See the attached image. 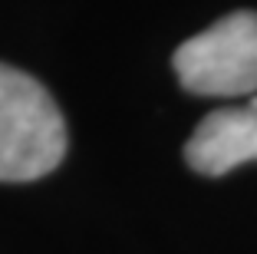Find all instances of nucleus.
<instances>
[{
    "label": "nucleus",
    "mask_w": 257,
    "mask_h": 254,
    "mask_svg": "<svg viewBox=\"0 0 257 254\" xmlns=\"http://www.w3.org/2000/svg\"><path fill=\"white\" fill-rule=\"evenodd\" d=\"M66 155V122L30 73L0 63V182H33Z\"/></svg>",
    "instance_id": "f257e3e1"
},
{
    "label": "nucleus",
    "mask_w": 257,
    "mask_h": 254,
    "mask_svg": "<svg viewBox=\"0 0 257 254\" xmlns=\"http://www.w3.org/2000/svg\"><path fill=\"white\" fill-rule=\"evenodd\" d=\"M175 73L188 93L211 99L257 96V14L221 17L175 50Z\"/></svg>",
    "instance_id": "f03ea898"
},
{
    "label": "nucleus",
    "mask_w": 257,
    "mask_h": 254,
    "mask_svg": "<svg viewBox=\"0 0 257 254\" xmlns=\"http://www.w3.org/2000/svg\"><path fill=\"white\" fill-rule=\"evenodd\" d=\"M185 158L208 179H221L244 162H257V96L244 106L208 112L185 142Z\"/></svg>",
    "instance_id": "7ed1b4c3"
}]
</instances>
